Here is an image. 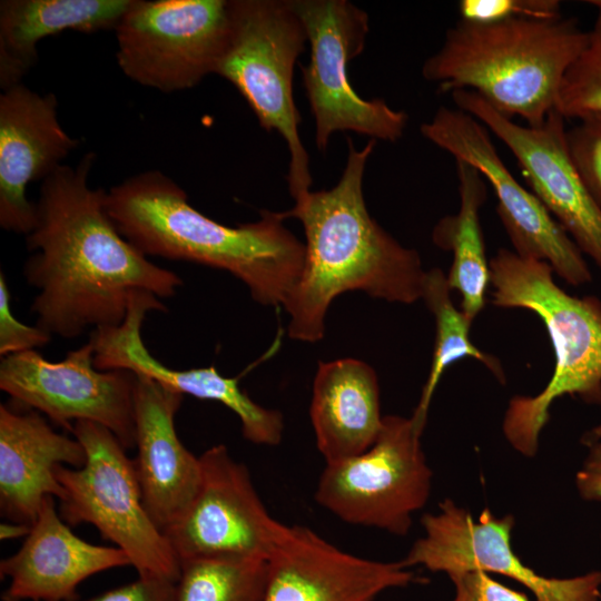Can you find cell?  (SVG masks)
<instances>
[{
	"instance_id": "6da1fadb",
	"label": "cell",
	"mask_w": 601,
	"mask_h": 601,
	"mask_svg": "<svg viewBox=\"0 0 601 601\" xmlns=\"http://www.w3.org/2000/svg\"><path fill=\"white\" fill-rule=\"evenodd\" d=\"M95 159L88 152L76 168L61 165L42 180L36 224L26 237L32 254L22 274L38 289L30 312L51 336L75 338L90 327L118 326L135 290L162 299L183 285L118 231L107 191L88 184Z\"/></svg>"
},
{
	"instance_id": "7a4b0ae2",
	"label": "cell",
	"mask_w": 601,
	"mask_h": 601,
	"mask_svg": "<svg viewBox=\"0 0 601 601\" xmlns=\"http://www.w3.org/2000/svg\"><path fill=\"white\" fill-rule=\"evenodd\" d=\"M375 144L370 139L357 150L348 139L338 183L327 190H311L282 211L285 219L302 223L306 239L303 270L283 305L292 339H322L329 305L346 292L401 304L422 297L426 272L418 253L401 245L366 208L363 177Z\"/></svg>"
},
{
	"instance_id": "3957f363",
	"label": "cell",
	"mask_w": 601,
	"mask_h": 601,
	"mask_svg": "<svg viewBox=\"0 0 601 601\" xmlns=\"http://www.w3.org/2000/svg\"><path fill=\"white\" fill-rule=\"evenodd\" d=\"M106 207L122 237L146 256L226 270L262 305L283 306L304 267L305 244L282 211L262 209L256 221L226 226L194 208L185 190L157 170L111 187Z\"/></svg>"
},
{
	"instance_id": "277c9868",
	"label": "cell",
	"mask_w": 601,
	"mask_h": 601,
	"mask_svg": "<svg viewBox=\"0 0 601 601\" xmlns=\"http://www.w3.org/2000/svg\"><path fill=\"white\" fill-rule=\"evenodd\" d=\"M588 31L569 18L460 20L423 63L441 92L471 90L502 116L538 127L556 109L564 76Z\"/></svg>"
},
{
	"instance_id": "5b68a950",
	"label": "cell",
	"mask_w": 601,
	"mask_h": 601,
	"mask_svg": "<svg viewBox=\"0 0 601 601\" xmlns=\"http://www.w3.org/2000/svg\"><path fill=\"white\" fill-rule=\"evenodd\" d=\"M490 270L492 304L534 313L554 352V368L545 387L533 396L512 397L503 418L511 446L533 457L556 398L571 395L601 404V300L568 294L554 282L546 262L514 250L501 248L491 258Z\"/></svg>"
},
{
	"instance_id": "8992f818",
	"label": "cell",
	"mask_w": 601,
	"mask_h": 601,
	"mask_svg": "<svg viewBox=\"0 0 601 601\" xmlns=\"http://www.w3.org/2000/svg\"><path fill=\"white\" fill-rule=\"evenodd\" d=\"M228 10V38L215 73L235 86L263 129L286 141V178L297 200L313 183L293 95L295 63L307 42L305 27L292 0H229Z\"/></svg>"
},
{
	"instance_id": "52a82bcc",
	"label": "cell",
	"mask_w": 601,
	"mask_h": 601,
	"mask_svg": "<svg viewBox=\"0 0 601 601\" xmlns=\"http://www.w3.org/2000/svg\"><path fill=\"white\" fill-rule=\"evenodd\" d=\"M71 432L85 449L86 462L77 469H56L65 490L58 509L61 519L69 526L88 523L97 528L105 540L125 551L138 577L175 582L180 561L144 505L134 460L100 424L78 421Z\"/></svg>"
},
{
	"instance_id": "ba28073f",
	"label": "cell",
	"mask_w": 601,
	"mask_h": 601,
	"mask_svg": "<svg viewBox=\"0 0 601 601\" xmlns=\"http://www.w3.org/2000/svg\"><path fill=\"white\" fill-rule=\"evenodd\" d=\"M422 433L412 416L384 415L368 450L326 464L315 501L348 524L406 535L432 487Z\"/></svg>"
},
{
	"instance_id": "9c48e42d",
	"label": "cell",
	"mask_w": 601,
	"mask_h": 601,
	"mask_svg": "<svg viewBox=\"0 0 601 601\" xmlns=\"http://www.w3.org/2000/svg\"><path fill=\"white\" fill-rule=\"evenodd\" d=\"M309 42L303 83L315 120V142L325 151L337 131H353L384 141L398 140L408 116L383 99L366 100L353 88L348 63L362 53L368 14L347 0H292Z\"/></svg>"
},
{
	"instance_id": "30bf717a",
	"label": "cell",
	"mask_w": 601,
	"mask_h": 601,
	"mask_svg": "<svg viewBox=\"0 0 601 601\" xmlns=\"http://www.w3.org/2000/svg\"><path fill=\"white\" fill-rule=\"evenodd\" d=\"M229 0H132L116 27L117 62L135 82L162 92L215 73L229 31Z\"/></svg>"
},
{
	"instance_id": "8fae6325",
	"label": "cell",
	"mask_w": 601,
	"mask_h": 601,
	"mask_svg": "<svg viewBox=\"0 0 601 601\" xmlns=\"http://www.w3.org/2000/svg\"><path fill=\"white\" fill-rule=\"evenodd\" d=\"M137 380L127 370L96 368L89 339L59 362L31 349L1 357L0 363V388L16 405L36 410L69 431L78 421L100 424L126 450L135 447Z\"/></svg>"
},
{
	"instance_id": "7c38bea8",
	"label": "cell",
	"mask_w": 601,
	"mask_h": 601,
	"mask_svg": "<svg viewBox=\"0 0 601 601\" xmlns=\"http://www.w3.org/2000/svg\"><path fill=\"white\" fill-rule=\"evenodd\" d=\"M421 132L455 160L474 167L490 184L496 213L518 255L546 262L572 286L591 282L583 253L535 194L514 178L482 122L459 108L441 107L422 124Z\"/></svg>"
},
{
	"instance_id": "4fadbf2b",
	"label": "cell",
	"mask_w": 601,
	"mask_h": 601,
	"mask_svg": "<svg viewBox=\"0 0 601 601\" xmlns=\"http://www.w3.org/2000/svg\"><path fill=\"white\" fill-rule=\"evenodd\" d=\"M424 535L402 560L407 568L424 566L449 577L469 571L505 575L528 588L536 601H599L601 572L573 578H546L518 558L511 546L514 518L495 516L484 509L477 520L451 499L436 513L421 519Z\"/></svg>"
},
{
	"instance_id": "5bb4252c",
	"label": "cell",
	"mask_w": 601,
	"mask_h": 601,
	"mask_svg": "<svg viewBox=\"0 0 601 601\" xmlns=\"http://www.w3.org/2000/svg\"><path fill=\"white\" fill-rule=\"evenodd\" d=\"M201 482L183 515L166 534L179 561L195 556H270L286 524L264 505L244 463L224 444L200 456Z\"/></svg>"
},
{
	"instance_id": "9a60e30c",
	"label": "cell",
	"mask_w": 601,
	"mask_h": 601,
	"mask_svg": "<svg viewBox=\"0 0 601 601\" xmlns=\"http://www.w3.org/2000/svg\"><path fill=\"white\" fill-rule=\"evenodd\" d=\"M451 96L456 108L476 118L509 148L531 191L601 270V207L570 158L564 117L555 109L542 125L523 126L474 91L457 90Z\"/></svg>"
},
{
	"instance_id": "2e32d148",
	"label": "cell",
	"mask_w": 601,
	"mask_h": 601,
	"mask_svg": "<svg viewBox=\"0 0 601 601\" xmlns=\"http://www.w3.org/2000/svg\"><path fill=\"white\" fill-rule=\"evenodd\" d=\"M154 311L166 312L167 307L155 294L135 290L120 325L92 329L89 341L93 346L96 368L127 370L181 395L219 402L238 416L247 441L257 445H278L284 433L283 414L254 402L240 388L239 377H226L215 366L169 368L151 355L144 344L141 325L147 313Z\"/></svg>"
},
{
	"instance_id": "e0dca14e",
	"label": "cell",
	"mask_w": 601,
	"mask_h": 601,
	"mask_svg": "<svg viewBox=\"0 0 601 601\" xmlns=\"http://www.w3.org/2000/svg\"><path fill=\"white\" fill-rule=\"evenodd\" d=\"M416 581L402 560L362 558L294 524L286 526L268 558L263 601H374L388 589Z\"/></svg>"
},
{
	"instance_id": "ac0fdd59",
	"label": "cell",
	"mask_w": 601,
	"mask_h": 601,
	"mask_svg": "<svg viewBox=\"0 0 601 601\" xmlns=\"http://www.w3.org/2000/svg\"><path fill=\"white\" fill-rule=\"evenodd\" d=\"M53 93L24 85L0 96V226L26 236L36 224L27 186L45 179L78 146L59 122Z\"/></svg>"
},
{
	"instance_id": "d6986e66",
	"label": "cell",
	"mask_w": 601,
	"mask_h": 601,
	"mask_svg": "<svg viewBox=\"0 0 601 601\" xmlns=\"http://www.w3.org/2000/svg\"><path fill=\"white\" fill-rule=\"evenodd\" d=\"M55 499H43L20 549L1 560V578L9 579L2 601H78V588L89 577L131 565L121 549L76 535L61 519Z\"/></svg>"
},
{
	"instance_id": "ffe728a7",
	"label": "cell",
	"mask_w": 601,
	"mask_h": 601,
	"mask_svg": "<svg viewBox=\"0 0 601 601\" xmlns=\"http://www.w3.org/2000/svg\"><path fill=\"white\" fill-rule=\"evenodd\" d=\"M134 460L144 505L164 532L194 500L201 482V463L178 437L175 415L184 395L137 375Z\"/></svg>"
},
{
	"instance_id": "44dd1931",
	"label": "cell",
	"mask_w": 601,
	"mask_h": 601,
	"mask_svg": "<svg viewBox=\"0 0 601 601\" xmlns=\"http://www.w3.org/2000/svg\"><path fill=\"white\" fill-rule=\"evenodd\" d=\"M82 444L56 432L38 411L0 405V510L11 522L32 525L42 501H59L65 490L56 476L59 465L81 467Z\"/></svg>"
},
{
	"instance_id": "7402d4cb",
	"label": "cell",
	"mask_w": 601,
	"mask_h": 601,
	"mask_svg": "<svg viewBox=\"0 0 601 601\" xmlns=\"http://www.w3.org/2000/svg\"><path fill=\"white\" fill-rule=\"evenodd\" d=\"M309 417L326 464L368 450L384 418L374 368L351 357L321 361L313 381Z\"/></svg>"
},
{
	"instance_id": "603a6c76",
	"label": "cell",
	"mask_w": 601,
	"mask_h": 601,
	"mask_svg": "<svg viewBox=\"0 0 601 601\" xmlns=\"http://www.w3.org/2000/svg\"><path fill=\"white\" fill-rule=\"evenodd\" d=\"M132 0H2L0 2V87L8 90L38 60L37 43L72 30L116 29Z\"/></svg>"
},
{
	"instance_id": "cb8c5ba5",
	"label": "cell",
	"mask_w": 601,
	"mask_h": 601,
	"mask_svg": "<svg viewBox=\"0 0 601 601\" xmlns=\"http://www.w3.org/2000/svg\"><path fill=\"white\" fill-rule=\"evenodd\" d=\"M460 208L439 220L432 231L433 243L453 255L447 283L457 292L461 311L473 319L482 312L491 285L490 260L485 253L480 211L486 199L484 177L471 165L455 160Z\"/></svg>"
},
{
	"instance_id": "d4e9b609",
	"label": "cell",
	"mask_w": 601,
	"mask_h": 601,
	"mask_svg": "<svg viewBox=\"0 0 601 601\" xmlns=\"http://www.w3.org/2000/svg\"><path fill=\"white\" fill-rule=\"evenodd\" d=\"M446 275L440 268L426 272L421 299L435 319V342L426 382L412 418L424 431L430 404L445 370L457 361L472 357L484 364L500 381L504 382L503 368L496 357L481 351L471 341L470 321L451 298Z\"/></svg>"
},
{
	"instance_id": "484cf974",
	"label": "cell",
	"mask_w": 601,
	"mask_h": 601,
	"mask_svg": "<svg viewBox=\"0 0 601 601\" xmlns=\"http://www.w3.org/2000/svg\"><path fill=\"white\" fill-rule=\"evenodd\" d=\"M268 560L216 555L180 560L173 601H263Z\"/></svg>"
},
{
	"instance_id": "4316f807",
	"label": "cell",
	"mask_w": 601,
	"mask_h": 601,
	"mask_svg": "<svg viewBox=\"0 0 601 601\" xmlns=\"http://www.w3.org/2000/svg\"><path fill=\"white\" fill-rule=\"evenodd\" d=\"M597 10L587 42L569 68L560 88L556 111L564 119L601 112V0L588 1Z\"/></svg>"
},
{
	"instance_id": "83f0119b",
	"label": "cell",
	"mask_w": 601,
	"mask_h": 601,
	"mask_svg": "<svg viewBox=\"0 0 601 601\" xmlns=\"http://www.w3.org/2000/svg\"><path fill=\"white\" fill-rule=\"evenodd\" d=\"M566 146L577 171L601 207V112L582 117L566 129Z\"/></svg>"
},
{
	"instance_id": "f1b7e54d",
	"label": "cell",
	"mask_w": 601,
	"mask_h": 601,
	"mask_svg": "<svg viewBox=\"0 0 601 601\" xmlns=\"http://www.w3.org/2000/svg\"><path fill=\"white\" fill-rule=\"evenodd\" d=\"M461 20L491 22L512 18H560L561 4L556 0H462L459 2Z\"/></svg>"
},
{
	"instance_id": "f546056e",
	"label": "cell",
	"mask_w": 601,
	"mask_h": 601,
	"mask_svg": "<svg viewBox=\"0 0 601 601\" xmlns=\"http://www.w3.org/2000/svg\"><path fill=\"white\" fill-rule=\"evenodd\" d=\"M51 335L39 326L20 323L11 312L10 293L4 273H0V356L6 357L46 346Z\"/></svg>"
},
{
	"instance_id": "4dcf8cb0",
	"label": "cell",
	"mask_w": 601,
	"mask_h": 601,
	"mask_svg": "<svg viewBox=\"0 0 601 601\" xmlns=\"http://www.w3.org/2000/svg\"><path fill=\"white\" fill-rule=\"evenodd\" d=\"M455 585L453 601H530L525 594L493 580L483 571L449 577Z\"/></svg>"
},
{
	"instance_id": "1f68e13d",
	"label": "cell",
	"mask_w": 601,
	"mask_h": 601,
	"mask_svg": "<svg viewBox=\"0 0 601 601\" xmlns=\"http://www.w3.org/2000/svg\"><path fill=\"white\" fill-rule=\"evenodd\" d=\"M175 582L138 577L137 580L107 590L83 601H173Z\"/></svg>"
},
{
	"instance_id": "d6a6232c",
	"label": "cell",
	"mask_w": 601,
	"mask_h": 601,
	"mask_svg": "<svg viewBox=\"0 0 601 601\" xmlns=\"http://www.w3.org/2000/svg\"><path fill=\"white\" fill-rule=\"evenodd\" d=\"M587 446L588 454L575 474V487L583 500L601 502V439Z\"/></svg>"
},
{
	"instance_id": "836d02e7",
	"label": "cell",
	"mask_w": 601,
	"mask_h": 601,
	"mask_svg": "<svg viewBox=\"0 0 601 601\" xmlns=\"http://www.w3.org/2000/svg\"><path fill=\"white\" fill-rule=\"evenodd\" d=\"M31 525L17 523V522H6L0 525V539L2 541L19 539L21 536H27L30 532Z\"/></svg>"
},
{
	"instance_id": "e575fe53",
	"label": "cell",
	"mask_w": 601,
	"mask_h": 601,
	"mask_svg": "<svg viewBox=\"0 0 601 601\" xmlns=\"http://www.w3.org/2000/svg\"><path fill=\"white\" fill-rule=\"evenodd\" d=\"M599 439H601V423L594 426L583 436V443L587 445Z\"/></svg>"
}]
</instances>
